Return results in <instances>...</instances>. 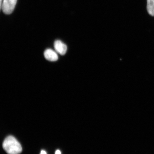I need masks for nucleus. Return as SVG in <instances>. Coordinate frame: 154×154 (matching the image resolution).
Returning a JSON list of instances; mask_svg holds the SVG:
<instances>
[{
  "mask_svg": "<svg viewBox=\"0 0 154 154\" xmlns=\"http://www.w3.org/2000/svg\"><path fill=\"white\" fill-rule=\"evenodd\" d=\"M55 154H61V151L59 150H57L56 151Z\"/></svg>",
  "mask_w": 154,
  "mask_h": 154,
  "instance_id": "obj_6",
  "label": "nucleus"
},
{
  "mask_svg": "<svg viewBox=\"0 0 154 154\" xmlns=\"http://www.w3.org/2000/svg\"><path fill=\"white\" fill-rule=\"evenodd\" d=\"M54 48L55 51L61 55H64L66 52L67 46L60 40H56L54 43Z\"/></svg>",
  "mask_w": 154,
  "mask_h": 154,
  "instance_id": "obj_3",
  "label": "nucleus"
},
{
  "mask_svg": "<svg viewBox=\"0 0 154 154\" xmlns=\"http://www.w3.org/2000/svg\"><path fill=\"white\" fill-rule=\"evenodd\" d=\"M17 0H3L1 9L6 14H11L14 11Z\"/></svg>",
  "mask_w": 154,
  "mask_h": 154,
  "instance_id": "obj_2",
  "label": "nucleus"
},
{
  "mask_svg": "<svg viewBox=\"0 0 154 154\" xmlns=\"http://www.w3.org/2000/svg\"><path fill=\"white\" fill-rule=\"evenodd\" d=\"M3 147L8 154H19L22 151L20 143L14 137L11 136L5 138L3 142Z\"/></svg>",
  "mask_w": 154,
  "mask_h": 154,
  "instance_id": "obj_1",
  "label": "nucleus"
},
{
  "mask_svg": "<svg viewBox=\"0 0 154 154\" xmlns=\"http://www.w3.org/2000/svg\"><path fill=\"white\" fill-rule=\"evenodd\" d=\"M147 12L151 16L154 17V0H147Z\"/></svg>",
  "mask_w": 154,
  "mask_h": 154,
  "instance_id": "obj_5",
  "label": "nucleus"
},
{
  "mask_svg": "<svg viewBox=\"0 0 154 154\" xmlns=\"http://www.w3.org/2000/svg\"><path fill=\"white\" fill-rule=\"evenodd\" d=\"M40 154H47V152L44 150H42Z\"/></svg>",
  "mask_w": 154,
  "mask_h": 154,
  "instance_id": "obj_7",
  "label": "nucleus"
},
{
  "mask_svg": "<svg viewBox=\"0 0 154 154\" xmlns=\"http://www.w3.org/2000/svg\"><path fill=\"white\" fill-rule=\"evenodd\" d=\"M44 56L45 58L49 61H55L58 59L57 52L51 49L46 50L44 52Z\"/></svg>",
  "mask_w": 154,
  "mask_h": 154,
  "instance_id": "obj_4",
  "label": "nucleus"
}]
</instances>
